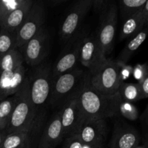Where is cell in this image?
<instances>
[{"instance_id": "cell-24", "label": "cell", "mask_w": 148, "mask_h": 148, "mask_svg": "<svg viewBox=\"0 0 148 148\" xmlns=\"http://www.w3.org/2000/svg\"><path fill=\"white\" fill-rule=\"evenodd\" d=\"M16 100L17 95L14 94L0 101V130L4 133L11 118Z\"/></svg>"}, {"instance_id": "cell-22", "label": "cell", "mask_w": 148, "mask_h": 148, "mask_svg": "<svg viewBox=\"0 0 148 148\" xmlns=\"http://www.w3.org/2000/svg\"><path fill=\"white\" fill-rule=\"evenodd\" d=\"M116 116H119L130 121L138 119L140 114L136 106L133 103L123 101L117 93H116Z\"/></svg>"}, {"instance_id": "cell-25", "label": "cell", "mask_w": 148, "mask_h": 148, "mask_svg": "<svg viewBox=\"0 0 148 148\" xmlns=\"http://www.w3.org/2000/svg\"><path fill=\"white\" fill-rule=\"evenodd\" d=\"M147 0H121L117 4L118 12H119L122 20L140 12Z\"/></svg>"}, {"instance_id": "cell-5", "label": "cell", "mask_w": 148, "mask_h": 148, "mask_svg": "<svg viewBox=\"0 0 148 148\" xmlns=\"http://www.w3.org/2000/svg\"><path fill=\"white\" fill-rule=\"evenodd\" d=\"M90 76L93 88L105 95H115L122 83L116 60L108 58L98 69L90 73Z\"/></svg>"}, {"instance_id": "cell-17", "label": "cell", "mask_w": 148, "mask_h": 148, "mask_svg": "<svg viewBox=\"0 0 148 148\" xmlns=\"http://www.w3.org/2000/svg\"><path fill=\"white\" fill-rule=\"evenodd\" d=\"M34 0H27L23 5L14 10L0 23V29L17 31L27 17Z\"/></svg>"}, {"instance_id": "cell-18", "label": "cell", "mask_w": 148, "mask_h": 148, "mask_svg": "<svg viewBox=\"0 0 148 148\" xmlns=\"http://www.w3.org/2000/svg\"><path fill=\"white\" fill-rule=\"evenodd\" d=\"M146 24L147 18L142 10L136 14L126 18L123 20L119 36L120 40H122L128 38H132L145 28Z\"/></svg>"}, {"instance_id": "cell-34", "label": "cell", "mask_w": 148, "mask_h": 148, "mask_svg": "<svg viewBox=\"0 0 148 148\" xmlns=\"http://www.w3.org/2000/svg\"><path fill=\"white\" fill-rule=\"evenodd\" d=\"M142 11L144 13V14L145 15L146 18H147V23H148V0H147L146 3L145 4V5L143 6V9H142Z\"/></svg>"}, {"instance_id": "cell-11", "label": "cell", "mask_w": 148, "mask_h": 148, "mask_svg": "<svg viewBox=\"0 0 148 148\" xmlns=\"http://www.w3.org/2000/svg\"><path fill=\"white\" fill-rule=\"evenodd\" d=\"M85 36L83 32H79L68 42L67 46L52 66V79L76 68L77 64L79 62V48Z\"/></svg>"}, {"instance_id": "cell-32", "label": "cell", "mask_w": 148, "mask_h": 148, "mask_svg": "<svg viewBox=\"0 0 148 148\" xmlns=\"http://www.w3.org/2000/svg\"><path fill=\"white\" fill-rule=\"evenodd\" d=\"M139 84H140V88H141L143 99L148 98V69L147 75H145V77L143 79V81Z\"/></svg>"}, {"instance_id": "cell-19", "label": "cell", "mask_w": 148, "mask_h": 148, "mask_svg": "<svg viewBox=\"0 0 148 148\" xmlns=\"http://www.w3.org/2000/svg\"><path fill=\"white\" fill-rule=\"evenodd\" d=\"M34 130L6 134L1 148H32Z\"/></svg>"}, {"instance_id": "cell-37", "label": "cell", "mask_w": 148, "mask_h": 148, "mask_svg": "<svg viewBox=\"0 0 148 148\" xmlns=\"http://www.w3.org/2000/svg\"><path fill=\"white\" fill-rule=\"evenodd\" d=\"M143 145L146 148H148V132H147V134H145V137L144 139V145Z\"/></svg>"}, {"instance_id": "cell-28", "label": "cell", "mask_w": 148, "mask_h": 148, "mask_svg": "<svg viewBox=\"0 0 148 148\" xmlns=\"http://www.w3.org/2000/svg\"><path fill=\"white\" fill-rule=\"evenodd\" d=\"M148 69V64H137L133 67L132 76L137 81V83H140L147 75Z\"/></svg>"}, {"instance_id": "cell-39", "label": "cell", "mask_w": 148, "mask_h": 148, "mask_svg": "<svg viewBox=\"0 0 148 148\" xmlns=\"http://www.w3.org/2000/svg\"><path fill=\"white\" fill-rule=\"evenodd\" d=\"M134 148H146V147H145L144 145H138V146H137V147H134Z\"/></svg>"}, {"instance_id": "cell-7", "label": "cell", "mask_w": 148, "mask_h": 148, "mask_svg": "<svg viewBox=\"0 0 148 148\" xmlns=\"http://www.w3.org/2000/svg\"><path fill=\"white\" fill-rule=\"evenodd\" d=\"M92 6V0H79L70 7L59 29V36L62 41L68 43L79 33L82 21Z\"/></svg>"}, {"instance_id": "cell-27", "label": "cell", "mask_w": 148, "mask_h": 148, "mask_svg": "<svg viewBox=\"0 0 148 148\" xmlns=\"http://www.w3.org/2000/svg\"><path fill=\"white\" fill-rule=\"evenodd\" d=\"M27 0H0V23L6 17L25 4Z\"/></svg>"}, {"instance_id": "cell-33", "label": "cell", "mask_w": 148, "mask_h": 148, "mask_svg": "<svg viewBox=\"0 0 148 148\" xmlns=\"http://www.w3.org/2000/svg\"><path fill=\"white\" fill-rule=\"evenodd\" d=\"M66 1L65 0H52V1H49L46 2L45 4H48L50 7H57V6L60 5V4H63V3L66 2Z\"/></svg>"}, {"instance_id": "cell-4", "label": "cell", "mask_w": 148, "mask_h": 148, "mask_svg": "<svg viewBox=\"0 0 148 148\" xmlns=\"http://www.w3.org/2000/svg\"><path fill=\"white\" fill-rule=\"evenodd\" d=\"M52 66L48 62L33 67L27 72L30 100L39 116L40 110L49 103L52 89Z\"/></svg>"}, {"instance_id": "cell-6", "label": "cell", "mask_w": 148, "mask_h": 148, "mask_svg": "<svg viewBox=\"0 0 148 148\" xmlns=\"http://www.w3.org/2000/svg\"><path fill=\"white\" fill-rule=\"evenodd\" d=\"M117 20V4L115 1H110L105 10L100 13V25L95 33L100 46L106 56L114 49Z\"/></svg>"}, {"instance_id": "cell-40", "label": "cell", "mask_w": 148, "mask_h": 148, "mask_svg": "<svg viewBox=\"0 0 148 148\" xmlns=\"http://www.w3.org/2000/svg\"><path fill=\"white\" fill-rule=\"evenodd\" d=\"M145 27H147V28L148 29V23H147V24H146V26H145Z\"/></svg>"}, {"instance_id": "cell-3", "label": "cell", "mask_w": 148, "mask_h": 148, "mask_svg": "<svg viewBox=\"0 0 148 148\" xmlns=\"http://www.w3.org/2000/svg\"><path fill=\"white\" fill-rule=\"evenodd\" d=\"M88 74V70L76 67L53 79L49 104L60 109L67 101L77 96Z\"/></svg>"}, {"instance_id": "cell-23", "label": "cell", "mask_w": 148, "mask_h": 148, "mask_svg": "<svg viewBox=\"0 0 148 148\" xmlns=\"http://www.w3.org/2000/svg\"><path fill=\"white\" fill-rule=\"evenodd\" d=\"M23 56L18 49H15L0 57V72L11 71L24 65Z\"/></svg>"}, {"instance_id": "cell-16", "label": "cell", "mask_w": 148, "mask_h": 148, "mask_svg": "<svg viewBox=\"0 0 148 148\" xmlns=\"http://www.w3.org/2000/svg\"><path fill=\"white\" fill-rule=\"evenodd\" d=\"M63 139H64V130L59 111L43 129L37 148H56Z\"/></svg>"}, {"instance_id": "cell-26", "label": "cell", "mask_w": 148, "mask_h": 148, "mask_svg": "<svg viewBox=\"0 0 148 148\" xmlns=\"http://www.w3.org/2000/svg\"><path fill=\"white\" fill-rule=\"evenodd\" d=\"M15 49H17V31L0 29V57Z\"/></svg>"}, {"instance_id": "cell-35", "label": "cell", "mask_w": 148, "mask_h": 148, "mask_svg": "<svg viewBox=\"0 0 148 148\" xmlns=\"http://www.w3.org/2000/svg\"><path fill=\"white\" fill-rule=\"evenodd\" d=\"M142 119H143V121H144L145 122H146L147 124H148V106L147 108L145 109V111L144 114H143V116H142Z\"/></svg>"}, {"instance_id": "cell-14", "label": "cell", "mask_w": 148, "mask_h": 148, "mask_svg": "<svg viewBox=\"0 0 148 148\" xmlns=\"http://www.w3.org/2000/svg\"><path fill=\"white\" fill-rule=\"evenodd\" d=\"M27 78L25 64L14 70L0 72V101L17 93Z\"/></svg>"}, {"instance_id": "cell-29", "label": "cell", "mask_w": 148, "mask_h": 148, "mask_svg": "<svg viewBox=\"0 0 148 148\" xmlns=\"http://www.w3.org/2000/svg\"><path fill=\"white\" fill-rule=\"evenodd\" d=\"M85 146L77 134H75L65 138L63 148H85Z\"/></svg>"}, {"instance_id": "cell-15", "label": "cell", "mask_w": 148, "mask_h": 148, "mask_svg": "<svg viewBox=\"0 0 148 148\" xmlns=\"http://www.w3.org/2000/svg\"><path fill=\"white\" fill-rule=\"evenodd\" d=\"M140 134L135 128L117 121L110 142V148H134L139 145Z\"/></svg>"}, {"instance_id": "cell-8", "label": "cell", "mask_w": 148, "mask_h": 148, "mask_svg": "<svg viewBox=\"0 0 148 148\" xmlns=\"http://www.w3.org/2000/svg\"><path fill=\"white\" fill-rule=\"evenodd\" d=\"M46 5L43 1H34L25 21L17 30V49L22 47L44 27Z\"/></svg>"}, {"instance_id": "cell-30", "label": "cell", "mask_w": 148, "mask_h": 148, "mask_svg": "<svg viewBox=\"0 0 148 148\" xmlns=\"http://www.w3.org/2000/svg\"><path fill=\"white\" fill-rule=\"evenodd\" d=\"M116 62L117 66H119V69L120 79H121V82H125L131 75H132L133 66L126 63L119 62L118 60H116Z\"/></svg>"}, {"instance_id": "cell-12", "label": "cell", "mask_w": 148, "mask_h": 148, "mask_svg": "<svg viewBox=\"0 0 148 148\" xmlns=\"http://www.w3.org/2000/svg\"><path fill=\"white\" fill-rule=\"evenodd\" d=\"M107 132L106 119H88L81 124L76 134L85 145L100 147L103 146Z\"/></svg>"}, {"instance_id": "cell-21", "label": "cell", "mask_w": 148, "mask_h": 148, "mask_svg": "<svg viewBox=\"0 0 148 148\" xmlns=\"http://www.w3.org/2000/svg\"><path fill=\"white\" fill-rule=\"evenodd\" d=\"M123 101L134 103L143 99L141 88L139 83L124 82L120 85L116 92Z\"/></svg>"}, {"instance_id": "cell-38", "label": "cell", "mask_w": 148, "mask_h": 148, "mask_svg": "<svg viewBox=\"0 0 148 148\" xmlns=\"http://www.w3.org/2000/svg\"><path fill=\"white\" fill-rule=\"evenodd\" d=\"M85 148H104L103 146H100V147H89V146H85Z\"/></svg>"}, {"instance_id": "cell-9", "label": "cell", "mask_w": 148, "mask_h": 148, "mask_svg": "<svg viewBox=\"0 0 148 148\" xmlns=\"http://www.w3.org/2000/svg\"><path fill=\"white\" fill-rule=\"evenodd\" d=\"M18 49L24 64L30 67L37 66L45 62L49 51V34L45 27Z\"/></svg>"}, {"instance_id": "cell-36", "label": "cell", "mask_w": 148, "mask_h": 148, "mask_svg": "<svg viewBox=\"0 0 148 148\" xmlns=\"http://www.w3.org/2000/svg\"><path fill=\"white\" fill-rule=\"evenodd\" d=\"M5 136H6L5 134L0 130V148L1 147V145H2L3 141H4V137H5Z\"/></svg>"}, {"instance_id": "cell-1", "label": "cell", "mask_w": 148, "mask_h": 148, "mask_svg": "<svg viewBox=\"0 0 148 148\" xmlns=\"http://www.w3.org/2000/svg\"><path fill=\"white\" fill-rule=\"evenodd\" d=\"M116 94L108 95L93 88L88 72L78 95V101L85 120L106 119L116 116Z\"/></svg>"}, {"instance_id": "cell-10", "label": "cell", "mask_w": 148, "mask_h": 148, "mask_svg": "<svg viewBox=\"0 0 148 148\" xmlns=\"http://www.w3.org/2000/svg\"><path fill=\"white\" fill-rule=\"evenodd\" d=\"M107 59L100 46L95 33L83 38L79 48V62L88 69L90 73L98 69Z\"/></svg>"}, {"instance_id": "cell-31", "label": "cell", "mask_w": 148, "mask_h": 148, "mask_svg": "<svg viewBox=\"0 0 148 148\" xmlns=\"http://www.w3.org/2000/svg\"><path fill=\"white\" fill-rule=\"evenodd\" d=\"M110 1H105V0H92V6L95 12H98L101 13L106 7L108 6Z\"/></svg>"}, {"instance_id": "cell-2", "label": "cell", "mask_w": 148, "mask_h": 148, "mask_svg": "<svg viewBox=\"0 0 148 148\" xmlns=\"http://www.w3.org/2000/svg\"><path fill=\"white\" fill-rule=\"evenodd\" d=\"M17 100L4 134L27 132L36 127L38 118L37 112L30 100L29 93L28 76L25 83L16 93Z\"/></svg>"}, {"instance_id": "cell-13", "label": "cell", "mask_w": 148, "mask_h": 148, "mask_svg": "<svg viewBox=\"0 0 148 148\" xmlns=\"http://www.w3.org/2000/svg\"><path fill=\"white\" fill-rule=\"evenodd\" d=\"M59 111L64 139L76 134L85 121L78 101V95L67 101L59 109Z\"/></svg>"}, {"instance_id": "cell-20", "label": "cell", "mask_w": 148, "mask_h": 148, "mask_svg": "<svg viewBox=\"0 0 148 148\" xmlns=\"http://www.w3.org/2000/svg\"><path fill=\"white\" fill-rule=\"evenodd\" d=\"M147 36L148 29L145 27L140 33L131 38L130 41L127 42L123 50L119 55L117 60L123 62V63L127 64V62L131 59L132 56L137 51V49L144 43Z\"/></svg>"}]
</instances>
